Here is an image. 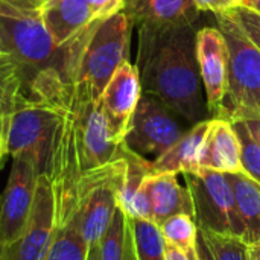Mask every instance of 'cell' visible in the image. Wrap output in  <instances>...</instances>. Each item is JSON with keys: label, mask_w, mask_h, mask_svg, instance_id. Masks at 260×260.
I'll return each instance as SVG.
<instances>
[{"label": "cell", "mask_w": 260, "mask_h": 260, "mask_svg": "<svg viewBox=\"0 0 260 260\" xmlns=\"http://www.w3.org/2000/svg\"><path fill=\"white\" fill-rule=\"evenodd\" d=\"M210 120H203L192 125L166 152L152 161V175L157 174H184L200 168V157L204 140L210 126Z\"/></svg>", "instance_id": "obj_14"}, {"label": "cell", "mask_w": 260, "mask_h": 260, "mask_svg": "<svg viewBox=\"0 0 260 260\" xmlns=\"http://www.w3.org/2000/svg\"><path fill=\"white\" fill-rule=\"evenodd\" d=\"M248 257L250 260H260V242L248 245Z\"/></svg>", "instance_id": "obj_32"}, {"label": "cell", "mask_w": 260, "mask_h": 260, "mask_svg": "<svg viewBox=\"0 0 260 260\" xmlns=\"http://www.w3.org/2000/svg\"><path fill=\"white\" fill-rule=\"evenodd\" d=\"M40 12L46 29L58 46L67 44L93 23L88 0H47Z\"/></svg>", "instance_id": "obj_13"}, {"label": "cell", "mask_w": 260, "mask_h": 260, "mask_svg": "<svg viewBox=\"0 0 260 260\" xmlns=\"http://www.w3.org/2000/svg\"><path fill=\"white\" fill-rule=\"evenodd\" d=\"M160 232L166 242L178 247L189 260H201L200 242H198V225L190 215L178 213L160 225Z\"/></svg>", "instance_id": "obj_20"}, {"label": "cell", "mask_w": 260, "mask_h": 260, "mask_svg": "<svg viewBox=\"0 0 260 260\" xmlns=\"http://www.w3.org/2000/svg\"><path fill=\"white\" fill-rule=\"evenodd\" d=\"M101 260H137L133 218L119 204L101 242Z\"/></svg>", "instance_id": "obj_18"}, {"label": "cell", "mask_w": 260, "mask_h": 260, "mask_svg": "<svg viewBox=\"0 0 260 260\" xmlns=\"http://www.w3.org/2000/svg\"><path fill=\"white\" fill-rule=\"evenodd\" d=\"M93 21H102L125 9V0H88Z\"/></svg>", "instance_id": "obj_26"}, {"label": "cell", "mask_w": 260, "mask_h": 260, "mask_svg": "<svg viewBox=\"0 0 260 260\" xmlns=\"http://www.w3.org/2000/svg\"><path fill=\"white\" fill-rule=\"evenodd\" d=\"M87 260H101V248H99V244L88 245Z\"/></svg>", "instance_id": "obj_31"}, {"label": "cell", "mask_w": 260, "mask_h": 260, "mask_svg": "<svg viewBox=\"0 0 260 260\" xmlns=\"http://www.w3.org/2000/svg\"><path fill=\"white\" fill-rule=\"evenodd\" d=\"M40 172L32 157H12L9 178L0 195V241L9 247L21 236L35 201Z\"/></svg>", "instance_id": "obj_8"}, {"label": "cell", "mask_w": 260, "mask_h": 260, "mask_svg": "<svg viewBox=\"0 0 260 260\" xmlns=\"http://www.w3.org/2000/svg\"><path fill=\"white\" fill-rule=\"evenodd\" d=\"M241 142V163L247 175L260 184V146L241 120H230Z\"/></svg>", "instance_id": "obj_24"}, {"label": "cell", "mask_w": 260, "mask_h": 260, "mask_svg": "<svg viewBox=\"0 0 260 260\" xmlns=\"http://www.w3.org/2000/svg\"><path fill=\"white\" fill-rule=\"evenodd\" d=\"M137 260H166L165 238L154 221L133 219Z\"/></svg>", "instance_id": "obj_23"}, {"label": "cell", "mask_w": 260, "mask_h": 260, "mask_svg": "<svg viewBox=\"0 0 260 260\" xmlns=\"http://www.w3.org/2000/svg\"><path fill=\"white\" fill-rule=\"evenodd\" d=\"M239 5L245 6V8H250V9H253V11L260 14V0H241Z\"/></svg>", "instance_id": "obj_33"}, {"label": "cell", "mask_w": 260, "mask_h": 260, "mask_svg": "<svg viewBox=\"0 0 260 260\" xmlns=\"http://www.w3.org/2000/svg\"><path fill=\"white\" fill-rule=\"evenodd\" d=\"M229 49V87L222 119L260 114V50L245 35L230 11L215 14Z\"/></svg>", "instance_id": "obj_2"}, {"label": "cell", "mask_w": 260, "mask_h": 260, "mask_svg": "<svg viewBox=\"0 0 260 260\" xmlns=\"http://www.w3.org/2000/svg\"><path fill=\"white\" fill-rule=\"evenodd\" d=\"M0 260H9V257H8V247L3 245L2 241H0Z\"/></svg>", "instance_id": "obj_35"}, {"label": "cell", "mask_w": 260, "mask_h": 260, "mask_svg": "<svg viewBox=\"0 0 260 260\" xmlns=\"http://www.w3.org/2000/svg\"><path fill=\"white\" fill-rule=\"evenodd\" d=\"M88 245L81 236L76 216L56 227L55 239L46 260H87Z\"/></svg>", "instance_id": "obj_21"}, {"label": "cell", "mask_w": 260, "mask_h": 260, "mask_svg": "<svg viewBox=\"0 0 260 260\" xmlns=\"http://www.w3.org/2000/svg\"><path fill=\"white\" fill-rule=\"evenodd\" d=\"M133 24H181L195 23L201 11L193 0H125Z\"/></svg>", "instance_id": "obj_15"}, {"label": "cell", "mask_w": 260, "mask_h": 260, "mask_svg": "<svg viewBox=\"0 0 260 260\" xmlns=\"http://www.w3.org/2000/svg\"><path fill=\"white\" fill-rule=\"evenodd\" d=\"M165 251H166V260H189L187 256L175 245L165 241Z\"/></svg>", "instance_id": "obj_30"}, {"label": "cell", "mask_w": 260, "mask_h": 260, "mask_svg": "<svg viewBox=\"0 0 260 260\" xmlns=\"http://www.w3.org/2000/svg\"><path fill=\"white\" fill-rule=\"evenodd\" d=\"M126 175V160L122 155L99 168L84 172L75 192V215L87 245L99 244L107 232Z\"/></svg>", "instance_id": "obj_3"}, {"label": "cell", "mask_w": 260, "mask_h": 260, "mask_svg": "<svg viewBox=\"0 0 260 260\" xmlns=\"http://www.w3.org/2000/svg\"><path fill=\"white\" fill-rule=\"evenodd\" d=\"M200 168L224 174L244 172L241 163V142L230 120H210V126L200 157Z\"/></svg>", "instance_id": "obj_12"}, {"label": "cell", "mask_w": 260, "mask_h": 260, "mask_svg": "<svg viewBox=\"0 0 260 260\" xmlns=\"http://www.w3.org/2000/svg\"><path fill=\"white\" fill-rule=\"evenodd\" d=\"M235 195L238 215L242 224V239L250 244L260 242V184L245 172L225 174Z\"/></svg>", "instance_id": "obj_17"}, {"label": "cell", "mask_w": 260, "mask_h": 260, "mask_svg": "<svg viewBox=\"0 0 260 260\" xmlns=\"http://www.w3.org/2000/svg\"><path fill=\"white\" fill-rule=\"evenodd\" d=\"M183 175L192 197L193 219L198 230L242 238L244 230L227 175L206 168H198Z\"/></svg>", "instance_id": "obj_6"}, {"label": "cell", "mask_w": 260, "mask_h": 260, "mask_svg": "<svg viewBox=\"0 0 260 260\" xmlns=\"http://www.w3.org/2000/svg\"><path fill=\"white\" fill-rule=\"evenodd\" d=\"M180 119L181 117L160 99L142 93L123 146L131 152L154 161L189 129L183 128Z\"/></svg>", "instance_id": "obj_7"}, {"label": "cell", "mask_w": 260, "mask_h": 260, "mask_svg": "<svg viewBox=\"0 0 260 260\" xmlns=\"http://www.w3.org/2000/svg\"><path fill=\"white\" fill-rule=\"evenodd\" d=\"M232 120H241L247 126V129L250 131V134L253 136L256 143L260 146V114L248 113V114H242V116L232 119Z\"/></svg>", "instance_id": "obj_28"}, {"label": "cell", "mask_w": 260, "mask_h": 260, "mask_svg": "<svg viewBox=\"0 0 260 260\" xmlns=\"http://www.w3.org/2000/svg\"><path fill=\"white\" fill-rule=\"evenodd\" d=\"M193 3L201 12L219 14L236 8L241 3V0H193Z\"/></svg>", "instance_id": "obj_27"}, {"label": "cell", "mask_w": 260, "mask_h": 260, "mask_svg": "<svg viewBox=\"0 0 260 260\" xmlns=\"http://www.w3.org/2000/svg\"><path fill=\"white\" fill-rule=\"evenodd\" d=\"M133 21L120 11L91 27L78 67L76 82L94 99H99L108 81L128 59L129 34Z\"/></svg>", "instance_id": "obj_4"}, {"label": "cell", "mask_w": 260, "mask_h": 260, "mask_svg": "<svg viewBox=\"0 0 260 260\" xmlns=\"http://www.w3.org/2000/svg\"><path fill=\"white\" fill-rule=\"evenodd\" d=\"M200 241L209 251L212 260H250L248 244L233 235H221L207 230H198Z\"/></svg>", "instance_id": "obj_22"}, {"label": "cell", "mask_w": 260, "mask_h": 260, "mask_svg": "<svg viewBox=\"0 0 260 260\" xmlns=\"http://www.w3.org/2000/svg\"><path fill=\"white\" fill-rule=\"evenodd\" d=\"M201 242V241H200ZM200 256H201V260H212L210 257V254H209V251L206 250V247L203 245V242H201V245H200Z\"/></svg>", "instance_id": "obj_34"}, {"label": "cell", "mask_w": 260, "mask_h": 260, "mask_svg": "<svg viewBox=\"0 0 260 260\" xmlns=\"http://www.w3.org/2000/svg\"><path fill=\"white\" fill-rule=\"evenodd\" d=\"M5 3L15 6L18 9H27V11H40L43 5L47 0H3Z\"/></svg>", "instance_id": "obj_29"}, {"label": "cell", "mask_w": 260, "mask_h": 260, "mask_svg": "<svg viewBox=\"0 0 260 260\" xmlns=\"http://www.w3.org/2000/svg\"><path fill=\"white\" fill-rule=\"evenodd\" d=\"M56 233V200L50 178L38 177L34 207L17 242L8 247L9 260H46Z\"/></svg>", "instance_id": "obj_9"}, {"label": "cell", "mask_w": 260, "mask_h": 260, "mask_svg": "<svg viewBox=\"0 0 260 260\" xmlns=\"http://www.w3.org/2000/svg\"><path fill=\"white\" fill-rule=\"evenodd\" d=\"M197 59L212 119H222L229 87V49L218 27H201L197 32Z\"/></svg>", "instance_id": "obj_10"}, {"label": "cell", "mask_w": 260, "mask_h": 260, "mask_svg": "<svg viewBox=\"0 0 260 260\" xmlns=\"http://www.w3.org/2000/svg\"><path fill=\"white\" fill-rule=\"evenodd\" d=\"M230 14L233 15V18L238 21V24L242 27V30L245 32V35L256 44V47L260 50V14L238 5L236 8L230 9Z\"/></svg>", "instance_id": "obj_25"}, {"label": "cell", "mask_w": 260, "mask_h": 260, "mask_svg": "<svg viewBox=\"0 0 260 260\" xmlns=\"http://www.w3.org/2000/svg\"><path fill=\"white\" fill-rule=\"evenodd\" d=\"M58 123V107L44 102L23 105L0 123V131L5 137V152L11 157L20 154L32 157L40 175H47Z\"/></svg>", "instance_id": "obj_5"}, {"label": "cell", "mask_w": 260, "mask_h": 260, "mask_svg": "<svg viewBox=\"0 0 260 260\" xmlns=\"http://www.w3.org/2000/svg\"><path fill=\"white\" fill-rule=\"evenodd\" d=\"M29 102L27 87L18 64L0 49V123Z\"/></svg>", "instance_id": "obj_19"}, {"label": "cell", "mask_w": 260, "mask_h": 260, "mask_svg": "<svg viewBox=\"0 0 260 260\" xmlns=\"http://www.w3.org/2000/svg\"><path fill=\"white\" fill-rule=\"evenodd\" d=\"M148 183L152 204V221L157 225L178 213H186L193 218L192 197L187 187H183L178 183L175 174L149 175Z\"/></svg>", "instance_id": "obj_16"}, {"label": "cell", "mask_w": 260, "mask_h": 260, "mask_svg": "<svg viewBox=\"0 0 260 260\" xmlns=\"http://www.w3.org/2000/svg\"><path fill=\"white\" fill-rule=\"evenodd\" d=\"M137 70L142 91L160 99L190 126L212 119L197 59L193 23L140 24Z\"/></svg>", "instance_id": "obj_1"}, {"label": "cell", "mask_w": 260, "mask_h": 260, "mask_svg": "<svg viewBox=\"0 0 260 260\" xmlns=\"http://www.w3.org/2000/svg\"><path fill=\"white\" fill-rule=\"evenodd\" d=\"M142 93L139 70L126 59L114 72L101 94V105L110 133L119 145L123 143L129 131Z\"/></svg>", "instance_id": "obj_11"}, {"label": "cell", "mask_w": 260, "mask_h": 260, "mask_svg": "<svg viewBox=\"0 0 260 260\" xmlns=\"http://www.w3.org/2000/svg\"><path fill=\"white\" fill-rule=\"evenodd\" d=\"M3 154H6V152H5V137H3V134H2V131H0V158H2Z\"/></svg>", "instance_id": "obj_36"}]
</instances>
